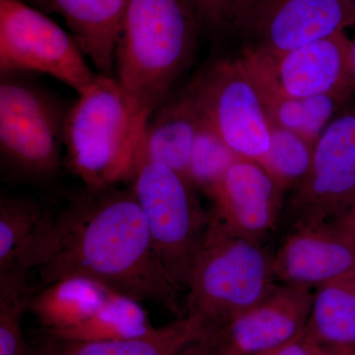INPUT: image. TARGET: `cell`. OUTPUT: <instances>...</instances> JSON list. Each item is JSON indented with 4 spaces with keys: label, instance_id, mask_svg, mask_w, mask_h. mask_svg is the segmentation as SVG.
I'll return each instance as SVG.
<instances>
[{
    "label": "cell",
    "instance_id": "e0dca14e",
    "mask_svg": "<svg viewBox=\"0 0 355 355\" xmlns=\"http://www.w3.org/2000/svg\"><path fill=\"white\" fill-rule=\"evenodd\" d=\"M55 217L42 200L2 196L0 198V270H38L48 258Z\"/></svg>",
    "mask_w": 355,
    "mask_h": 355
},
{
    "label": "cell",
    "instance_id": "f546056e",
    "mask_svg": "<svg viewBox=\"0 0 355 355\" xmlns=\"http://www.w3.org/2000/svg\"><path fill=\"white\" fill-rule=\"evenodd\" d=\"M319 355H355V345L352 347H324Z\"/></svg>",
    "mask_w": 355,
    "mask_h": 355
},
{
    "label": "cell",
    "instance_id": "7c38bea8",
    "mask_svg": "<svg viewBox=\"0 0 355 355\" xmlns=\"http://www.w3.org/2000/svg\"><path fill=\"white\" fill-rule=\"evenodd\" d=\"M284 193L258 161L238 158L209 195L211 220L231 234L261 242L279 223Z\"/></svg>",
    "mask_w": 355,
    "mask_h": 355
},
{
    "label": "cell",
    "instance_id": "6da1fadb",
    "mask_svg": "<svg viewBox=\"0 0 355 355\" xmlns=\"http://www.w3.org/2000/svg\"><path fill=\"white\" fill-rule=\"evenodd\" d=\"M38 272L43 287L64 277H88L177 318L186 315L132 187H84L69 197L57 214L50 254Z\"/></svg>",
    "mask_w": 355,
    "mask_h": 355
},
{
    "label": "cell",
    "instance_id": "3957f363",
    "mask_svg": "<svg viewBox=\"0 0 355 355\" xmlns=\"http://www.w3.org/2000/svg\"><path fill=\"white\" fill-rule=\"evenodd\" d=\"M144 125L118 80L98 73L65 116L64 165L86 188L130 182Z\"/></svg>",
    "mask_w": 355,
    "mask_h": 355
},
{
    "label": "cell",
    "instance_id": "4dcf8cb0",
    "mask_svg": "<svg viewBox=\"0 0 355 355\" xmlns=\"http://www.w3.org/2000/svg\"><path fill=\"white\" fill-rule=\"evenodd\" d=\"M349 76L352 88L355 89V38L350 41L349 49Z\"/></svg>",
    "mask_w": 355,
    "mask_h": 355
},
{
    "label": "cell",
    "instance_id": "d6986e66",
    "mask_svg": "<svg viewBox=\"0 0 355 355\" xmlns=\"http://www.w3.org/2000/svg\"><path fill=\"white\" fill-rule=\"evenodd\" d=\"M113 292L88 277H64L35 292L29 311L44 334L58 335L88 320Z\"/></svg>",
    "mask_w": 355,
    "mask_h": 355
},
{
    "label": "cell",
    "instance_id": "7a4b0ae2",
    "mask_svg": "<svg viewBox=\"0 0 355 355\" xmlns=\"http://www.w3.org/2000/svg\"><path fill=\"white\" fill-rule=\"evenodd\" d=\"M200 37L184 0H128L114 78L146 123L190 67Z\"/></svg>",
    "mask_w": 355,
    "mask_h": 355
},
{
    "label": "cell",
    "instance_id": "7402d4cb",
    "mask_svg": "<svg viewBox=\"0 0 355 355\" xmlns=\"http://www.w3.org/2000/svg\"><path fill=\"white\" fill-rule=\"evenodd\" d=\"M345 100L335 95H320L275 98L263 103L272 125L296 133L315 144Z\"/></svg>",
    "mask_w": 355,
    "mask_h": 355
},
{
    "label": "cell",
    "instance_id": "83f0119b",
    "mask_svg": "<svg viewBox=\"0 0 355 355\" xmlns=\"http://www.w3.org/2000/svg\"><path fill=\"white\" fill-rule=\"evenodd\" d=\"M177 355H218L214 336L191 343Z\"/></svg>",
    "mask_w": 355,
    "mask_h": 355
},
{
    "label": "cell",
    "instance_id": "9a60e30c",
    "mask_svg": "<svg viewBox=\"0 0 355 355\" xmlns=\"http://www.w3.org/2000/svg\"><path fill=\"white\" fill-rule=\"evenodd\" d=\"M202 123V109L191 83L177 94L168 96L142 128L132 175L139 165L158 163L187 178L191 148Z\"/></svg>",
    "mask_w": 355,
    "mask_h": 355
},
{
    "label": "cell",
    "instance_id": "4316f807",
    "mask_svg": "<svg viewBox=\"0 0 355 355\" xmlns=\"http://www.w3.org/2000/svg\"><path fill=\"white\" fill-rule=\"evenodd\" d=\"M322 347L306 335L305 331L291 342L257 355H319Z\"/></svg>",
    "mask_w": 355,
    "mask_h": 355
},
{
    "label": "cell",
    "instance_id": "484cf974",
    "mask_svg": "<svg viewBox=\"0 0 355 355\" xmlns=\"http://www.w3.org/2000/svg\"><path fill=\"white\" fill-rule=\"evenodd\" d=\"M260 0H184L200 35L219 44L237 39L240 27Z\"/></svg>",
    "mask_w": 355,
    "mask_h": 355
},
{
    "label": "cell",
    "instance_id": "ac0fdd59",
    "mask_svg": "<svg viewBox=\"0 0 355 355\" xmlns=\"http://www.w3.org/2000/svg\"><path fill=\"white\" fill-rule=\"evenodd\" d=\"M216 334L200 318L186 313L146 335L128 340L84 342L43 333L32 345L33 355H177L191 343Z\"/></svg>",
    "mask_w": 355,
    "mask_h": 355
},
{
    "label": "cell",
    "instance_id": "cb8c5ba5",
    "mask_svg": "<svg viewBox=\"0 0 355 355\" xmlns=\"http://www.w3.org/2000/svg\"><path fill=\"white\" fill-rule=\"evenodd\" d=\"M314 146L296 133L272 125L270 148L259 163L282 190L293 191L310 171Z\"/></svg>",
    "mask_w": 355,
    "mask_h": 355
},
{
    "label": "cell",
    "instance_id": "52a82bcc",
    "mask_svg": "<svg viewBox=\"0 0 355 355\" xmlns=\"http://www.w3.org/2000/svg\"><path fill=\"white\" fill-rule=\"evenodd\" d=\"M203 121L236 155L260 161L272 140V123L260 88L240 57L220 58L191 81Z\"/></svg>",
    "mask_w": 355,
    "mask_h": 355
},
{
    "label": "cell",
    "instance_id": "2e32d148",
    "mask_svg": "<svg viewBox=\"0 0 355 355\" xmlns=\"http://www.w3.org/2000/svg\"><path fill=\"white\" fill-rule=\"evenodd\" d=\"M58 14L84 55L103 76L114 77L116 51L128 0H21Z\"/></svg>",
    "mask_w": 355,
    "mask_h": 355
},
{
    "label": "cell",
    "instance_id": "8992f818",
    "mask_svg": "<svg viewBox=\"0 0 355 355\" xmlns=\"http://www.w3.org/2000/svg\"><path fill=\"white\" fill-rule=\"evenodd\" d=\"M130 183L165 272L178 291H186L211 214L188 179L167 166L139 165Z\"/></svg>",
    "mask_w": 355,
    "mask_h": 355
},
{
    "label": "cell",
    "instance_id": "1f68e13d",
    "mask_svg": "<svg viewBox=\"0 0 355 355\" xmlns=\"http://www.w3.org/2000/svg\"><path fill=\"white\" fill-rule=\"evenodd\" d=\"M352 2H354V3H355V0H352Z\"/></svg>",
    "mask_w": 355,
    "mask_h": 355
},
{
    "label": "cell",
    "instance_id": "5b68a950",
    "mask_svg": "<svg viewBox=\"0 0 355 355\" xmlns=\"http://www.w3.org/2000/svg\"><path fill=\"white\" fill-rule=\"evenodd\" d=\"M69 109L29 72L1 73L2 173L33 184L57 176L64 163V128Z\"/></svg>",
    "mask_w": 355,
    "mask_h": 355
},
{
    "label": "cell",
    "instance_id": "ffe728a7",
    "mask_svg": "<svg viewBox=\"0 0 355 355\" xmlns=\"http://www.w3.org/2000/svg\"><path fill=\"white\" fill-rule=\"evenodd\" d=\"M305 333L321 347L355 345V277L315 289Z\"/></svg>",
    "mask_w": 355,
    "mask_h": 355
},
{
    "label": "cell",
    "instance_id": "277c9868",
    "mask_svg": "<svg viewBox=\"0 0 355 355\" xmlns=\"http://www.w3.org/2000/svg\"><path fill=\"white\" fill-rule=\"evenodd\" d=\"M279 282L261 243L231 234L210 219L186 291L188 314L220 330L259 304Z\"/></svg>",
    "mask_w": 355,
    "mask_h": 355
},
{
    "label": "cell",
    "instance_id": "8fae6325",
    "mask_svg": "<svg viewBox=\"0 0 355 355\" xmlns=\"http://www.w3.org/2000/svg\"><path fill=\"white\" fill-rule=\"evenodd\" d=\"M355 25L352 0H260L237 39L242 51L280 55Z\"/></svg>",
    "mask_w": 355,
    "mask_h": 355
},
{
    "label": "cell",
    "instance_id": "d4e9b609",
    "mask_svg": "<svg viewBox=\"0 0 355 355\" xmlns=\"http://www.w3.org/2000/svg\"><path fill=\"white\" fill-rule=\"evenodd\" d=\"M238 158L241 157L203 121L191 148L187 179L196 190L209 197Z\"/></svg>",
    "mask_w": 355,
    "mask_h": 355
},
{
    "label": "cell",
    "instance_id": "44dd1931",
    "mask_svg": "<svg viewBox=\"0 0 355 355\" xmlns=\"http://www.w3.org/2000/svg\"><path fill=\"white\" fill-rule=\"evenodd\" d=\"M153 328L148 313L139 301L114 291L85 322L53 336L84 342H104L139 338Z\"/></svg>",
    "mask_w": 355,
    "mask_h": 355
},
{
    "label": "cell",
    "instance_id": "30bf717a",
    "mask_svg": "<svg viewBox=\"0 0 355 355\" xmlns=\"http://www.w3.org/2000/svg\"><path fill=\"white\" fill-rule=\"evenodd\" d=\"M350 41L345 32L280 55L242 51V58L263 100L335 95L347 98Z\"/></svg>",
    "mask_w": 355,
    "mask_h": 355
},
{
    "label": "cell",
    "instance_id": "ba28073f",
    "mask_svg": "<svg viewBox=\"0 0 355 355\" xmlns=\"http://www.w3.org/2000/svg\"><path fill=\"white\" fill-rule=\"evenodd\" d=\"M6 72L48 74L78 95L98 74L71 34L21 0H0V73Z\"/></svg>",
    "mask_w": 355,
    "mask_h": 355
},
{
    "label": "cell",
    "instance_id": "f1b7e54d",
    "mask_svg": "<svg viewBox=\"0 0 355 355\" xmlns=\"http://www.w3.org/2000/svg\"><path fill=\"white\" fill-rule=\"evenodd\" d=\"M334 223L355 244V202Z\"/></svg>",
    "mask_w": 355,
    "mask_h": 355
},
{
    "label": "cell",
    "instance_id": "9c48e42d",
    "mask_svg": "<svg viewBox=\"0 0 355 355\" xmlns=\"http://www.w3.org/2000/svg\"><path fill=\"white\" fill-rule=\"evenodd\" d=\"M355 202V114L331 121L314 146L307 176L286 205L292 230L334 222Z\"/></svg>",
    "mask_w": 355,
    "mask_h": 355
},
{
    "label": "cell",
    "instance_id": "5bb4252c",
    "mask_svg": "<svg viewBox=\"0 0 355 355\" xmlns=\"http://www.w3.org/2000/svg\"><path fill=\"white\" fill-rule=\"evenodd\" d=\"M279 284L315 291L355 277V244L334 222L293 229L273 254Z\"/></svg>",
    "mask_w": 355,
    "mask_h": 355
},
{
    "label": "cell",
    "instance_id": "4fadbf2b",
    "mask_svg": "<svg viewBox=\"0 0 355 355\" xmlns=\"http://www.w3.org/2000/svg\"><path fill=\"white\" fill-rule=\"evenodd\" d=\"M314 291L279 284L263 300L217 331L218 355H257L291 342L307 327Z\"/></svg>",
    "mask_w": 355,
    "mask_h": 355
},
{
    "label": "cell",
    "instance_id": "603a6c76",
    "mask_svg": "<svg viewBox=\"0 0 355 355\" xmlns=\"http://www.w3.org/2000/svg\"><path fill=\"white\" fill-rule=\"evenodd\" d=\"M34 293L27 272L16 268L0 270V355H33L22 321Z\"/></svg>",
    "mask_w": 355,
    "mask_h": 355
}]
</instances>
